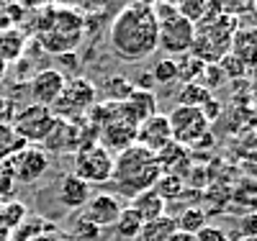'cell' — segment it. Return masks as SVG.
Wrapping results in <instances>:
<instances>
[{"mask_svg": "<svg viewBox=\"0 0 257 241\" xmlns=\"http://www.w3.org/2000/svg\"><path fill=\"white\" fill-rule=\"evenodd\" d=\"M98 103V87L88 80V77H67V85L59 95V100L49 108L54 113V118H64V121H80L85 118V113Z\"/></svg>", "mask_w": 257, "mask_h": 241, "instance_id": "cell-6", "label": "cell"}, {"mask_svg": "<svg viewBox=\"0 0 257 241\" xmlns=\"http://www.w3.org/2000/svg\"><path fill=\"white\" fill-rule=\"evenodd\" d=\"M149 77H152L155 85H175L178 82V59H173V57L160 59L152 67V72H149Z\"/></svg>", "mask_w": 257, "mask_h": 241, "instance_id": "cell-27", "label": "cell"}, {"mask_svg": "<svg viewBox=\"0 0 257 241\" xmlns=\"http://www.w3.org/2000/svg\"><path fill=\"white\" fill-rule=\"evenodd\" d=\"M118 3H128V0H118Z\"/></svg>", "mask_w": 257, "mask_h": 241, "instance_id": "cell-50", "label": "cell"}, {"mask_svg": "<svg viewBox=\"0 0 257 241\" xmlns=\"http://www.w3.org/2000/svg\"><path fill=\"white\" fill-rule=\"evenodd\" d=\"M72 238L75 241H100L103 238V231L98 226L88 223L85 218H80V221L75 223V228H72Z\"/></svg>", "mask_w": 257, "mask_h": 241, "instance_id": "cell-33", "label": "cell"}, {"mask_svg": "<svg viewBox=\"0 0 257 241\" xmlns=\"http://www.w3.org/2000/svg\"><path fill=\"white\" fill-rule=\"evenodd\" d=\"M21 6H31V8H44V6H49V0H21Z\"/></svg>", "mask_w": 257, "mask_h": 241, "instance_id": "cell-40", "label": "cell"}, {"mask_svg": "<svg viewBox=\"0 0 257 241\" xmlns=\"http://www.w3.org/2000/svg\"><path fill=\"white\" fill-rule=\"evenodd\" d=\"M13 116H16L13 103H11L8 98L0 95V126H3V123H11V121H13Z\"/></svg>", "mask_w": 257, "mask_h": 241, "instance_id": "cell-38", "label": "cell"}, {"mask_svg": "<svg viewBox=\"0 0 257 241\" xmlns=\"http://www.w3.org/2000/svg\"><path fill=\"white\" fill-rule=\"evenodd\" d=\"M41 146L54 151V154H75L82 146V126H77L75 121H64L57 118L49 136L41 141Z\"/></svg>", "mask_w": 257, "mask_h": 241, "instance_id": "cell-14", "label": "cell"}, {"mask_svg": "<svg viewBox=\"0 0 257 241\" xmlns=\"http://www.w3.org/2000/svg\"><path fill=\"white\" fill-rule=\"evenodd\" d=\"M175 11H178L180 18L190 21V24L196 26V24H201V21H203V16L208 11V0H180V6Z\"/></svg>", "mask_w": 257, "mask_h": 241, "instance_id": "cell-30", "label": "cell"}, {"mask_svg": "<svg viewBox=\"0 0 257 241\" xmlns=\"http://www.w3.org/2000/svg\"><path fill=\"white\" fill-rule=\"evenodd\" d=\"M134 87L137 85L132 80H126L123 75H113V77H108L103 82V95H105V100H111V103H123L128 95H132Z\"/></svg>", "mask_w": 257, "mask_h": 241, "instance_id": "cell-25", "label": "cell"}, {"mask_svg": "<svg viewBox=\"0 0 257 241\" xmlns=\"http://www.w3.org/2000/svg\"><path fill=\"white\" fill-rule=\"evenodd\" d=\"M128 208H132V210L142 218V221L147 223V221H155V218L165 215L167 203L160 198L155 190H144V192L134 195V198H132V205H128Z\"/></svg>", "mask_w": 257, "mask_h": 241, "instance_id": "cell-19", "label": "cell"}, {"mask_svg": "<svg viewBox=\"0 0 257 241\" xmlns=\"http://www.w3.org/2000/svg\"><path fill=\"white\" fill-rule=\"evenodd\" d=\"M203 67L206 64L196 57L185 54L183 62H178V82L180 85H190V82H201V75H203Z\"/></svg>", "mask_w": 257, "mask_h": 241, "instance_id": "cell-29", "label": "cell"}, {"mask_svg": "<svg viewBox=\"0 0 257 241\" xmlns=\"http://www.w3.org/2000/svg\"><path fill=\"white\" fill-rule=\"evenodd\" d=\"M229 80H226V75H224V70L219 67V64H206L203 67V75H201V85L206 87L208 93H213V90H219L221 85H226Z\"/></svg>", "mask_w": 257, "mask_h": 241, "instance_id": "cell-32", "label": "cell"}, {"mask_svg": "<svg viewBox=\"0 0 257 241\" xmlns=\"http://www.w3.org/2000/svg\"><path fill=\"white\" fill-rule=\"evenodd\" d=\"M6 0H0V26H6Z\"/></svg>", "mask_w": 257, "mask_h": 241, "instance_id": "cell-44", "label": "cell"}, {"mask_svg": "<svg viewBox=\"0 0 257 241\" xmlns=\"http://www.w3.org/2000/svg\"><path fill=\"white\" fill-rule=\"evenodd\" d=\"M170 141H173V134H170L167 116H162V113H155L152 118H147L137 126V144L144 146L147 151H152V154H157Z\"/></svg>", "mask_w": 257, "mask_h": 241, "instance_id": "cell-16", "label": "cell"}, {"mask_svg": "<svg viewBox=\"0 0 257 241\" xmlns=\"http://www.w3.org/2000/svg\"><path fill=\"white\" fill-rule=\"evenodd\" d=\"M252 13L257 16V0H252Z\"/></svg>", "mask_w": 257, "mask_h": 241, "instance_id": "cell-48", "label": "cell"}, {"mask_svg": "<svg viewBox=\"0 0 257 241\" xmlns=\"http://www.w3.org/2000/svg\"><path fill=\"white\" fill-rule=\"evenodd\" d=\"M121 113L132 121V123H142L147 118H152L157 113V95L152 90H142V87H134L132 95H128L123 103H118Z\"/></svg>", "mask_w": 257, "mask_h": 241, "instance_id": "cell-17", "label": "cell"}, {"mask_svg": "<svg viewBox=\"0 0 257 241\" xmlns=\"http://www.w3.org/2000/svg\"><path fill=\"white\" fill-rule=\"evenodd\" d=\"M88 3H108V0H88Z\"/></svg>", "mask_w": 257, "mask_h": 241, "instance_id": "cell-49", "label": "cell"}, {"mask_svg": "<svg viewBox=\"0 0 257 241\" xmlns=\"http://www.w3.org/2000/svg\"><path fill=\"white\" fill-rule=\"evenodd\" d=\"M72 174L88 185H105L113 174V154L98 141L82 144L72 154Z\"/></svg>", "mask_w": 257, "mask_h": 241, "instance_id": "cell-7", "label": "cell"}, {"mask_svg": "<svg viewBox=\"0 0 257 241\" xmlns=\"http://www.w3.org/2000/svg\"><path fill=\"white\" fill-rule=\"evenodd\" d=\"M26 34L21 31V29H6V31H0V59H3L6 64L11 62H18L21 57L26 54Z\"/></svg>", "mask_w": 257, "mask_h": 241, "instance_id": "cell-20", "label": "cell"}, {"mask_svg": "<svg viewBox=\"0 0 257 241\" xmlns=\"http://www.w3.org/2000/svg\"><path fill=\"white\" fill-rule=\"evenodd\" d=\"M90 200V185L82 182L75 174H67L62 177L59 182V203L67 208V210H77V208H85V203Z\"/></svg>", "mask_w": 257, "mask_h": 241, "instance_id": "cell-18", "label": "cell"}, {"mask_svg": "<svg viewBox=\"0 0 257 241\" xmlns=\"http://www.w3.org/2000/svg\"><path fill=\"white\" fill-rule=\"evenodd\" d=\"M34 241H62L59 236H54V233H41V236H36Z\"/></svg>", "mask_w": 257, "mask_h": 241, "instance_id": "cell-43", "label": "cell"}, {"mask_svg": "<svg viewBox=\"0 0 257 241\" xmlns=\"http://www.w3.org/2000/svg\"><path fill=\"white\" fill-rule=\"evenodd\" d=\"M11 236H13V231H11L3 221H0V241H11Z\"/></svg>", "mask_w": 257, "mask_h": 241, "instance_id": "cell-41", "label": "cell"}, {"mask_svg": "<svg viewBox=\"0 0 257 241\" xmlns=\"http://www.w3.org/2000/svg\"><path fill=\"white\" fill-rule=\"evenodd\" d=\"M34 36L36 44L49 54H70L80 47L85 36V18L75 8H62V6H44L36 11Z\"/></svg>", "mask_w": 257, "mask_h": 241, "instance_id": "cell-2", "label": "cell"}, {"mask_svg": "<svg viewBox=\"0 0 257 241\" xmlns=\"http://www.w3.org/2000/svg\"><path fill=\"white\" fill-rule=\"evenodd\" d=\"M229 54L237 59L247 75L257 72V26H237V31L231 34V47Z\"/></svg>", "mask_w": 257, "mask_h": 241, "instance_id": "cell-15", "label": "cell"}, {"mask_svg": "<svg viewBox=\"0 0 257 241\" xmlns=\"http://www.w3.org/2000/svg\"><path fill=\"white\" fill-rule=\"evenodd\" d=\"M193 36H196V26L175 13L173 18L160 21V29H157V49H162L167 57H173V59H175V57H185V54H190Z\"/></svg>", "mask_w": 257, "mask_h": 241, "instance_id": "cell-10", "label": "cell"}, {"mask_svg": "<svg viewBox=\"0 0 257 241\" xmlns=\"http://www.w3.org/2000/svg\"><path fill=\"white\" fill-rule=\"evenodd\" d=\"M167 241H196V236H190V233H183V231H175V233L170 236Z\"/></svg>", "mask_w": 257, "mask_h": 241, "instance_id": "cell-39", "label": "cell"}, {"mask_svg": "<svg viewBox=\"0 0 257 241\" xmlns=\"http://www.w3.org/2000/svg\"><path fill=\"white\" fill-rule=\"evenodd\" d=\"M170 123V134L173 141L185 146V149H203L206 144H213L211 136V123L203 118L201 108H190V105H175L167 113Z\"/></svg>", "mask_w": 257, "mask_h": 241, "instance_id": "cell-5", "label": "cell"}, {"mask_svg": "<svg viewBox=\"0 0 257 241\" xmlns=\"http://www.w3.org/2000/svg\"><path fill=\"white\" fill-rule=\"evenodd\" d=\"M239 241H257V236H242Z\"/></svg>", "mask_w": 257, "mask_h": 241, "instance_id": "cell-47", "label": "cell"}, {"mask_svg": "<svg viewBox=\"0 0 257 241\" xmlns=\"http://www.w3.org/2000/svg\"><path fill=\"white\" fill-rule=\"evenodd\" d=\"M29 218V210L24 203L18 200H8V203H0V221H3L11 231H16L21 223Z\"/></svg>", "mask_w": 257, "mask_h": 241, "instance_id": "cell-28", "label": "cell"}, {"mask_svg": "<svg viewBox=\"0 0 257 241\" xmlns=\"http://www.w3.org/2000/svg\"><path fill=\"white\" fill-rule=\"evenodd\" d=\"M121 210H123V203L118 200V195L100 192V195H90V200L85 203L82 218L103 231V228H113V223L118 221Z\"/></svg>", "mask_w": 257, "mask_h": 241, "instance_id": "cell-12", "label": "cell"}, {"mask_svg": "<svg viewBox=\"0 0 257 241\" xmlns=\"http://www.w3.org/2000/svg\"><path fill=\"white\" fill-rule=\"evenodd\" d=\"M196 241H229V236H226V231H224V228L206 223V226L196 233Z\"/></svg>", "mask_w": 257, "mask_h": 241, "instance_id": "cell-36", "label": "cell"}, {"mask_svg": "<svg viewBox=\"0 0 257 241\" xmlns=\"http://www.w3.org/2000/svg\"><path fill=\"white\" fill-rule=\"evenodd\" d=\"M6 72H8V64L0 59V82H3V77H6Z\"/></svg>", "mask_w": 257, "mask_h": 241, "instance_id": "cell-45", "label": "cell"}, {"mask_svg": "<svg viewBox=\"0 0 257 241\" xmlns=\"http://www.w3.org/2000/svg\"><path fill=\"white\" fill-rule=\"evenodd\" d=\"M160 174H162V169L157 164V157L139 144L118 151V157H113L111 182L116 185V190L121 195H128V198H134V195H139L144 190H152Z\"/></svg>", "mask_w": 257, "mask_h": 241, "instance_id": "cell-4", "label": "cell"}, {"mask_svg": "<svg viewBox=\"0 0 257 241\" xmlns=\"http://www.w3.org/2000/svg\"><path fill=\"white\" fill-rule=\"evenodd\" d=\"M219 67L224 70V75H226V80H229V82H237V80H244V77H247V70H244L242 64H239L237 59H234L231 54H226V57L219 62Z\"/></svg>", "mask_w": 257, "mask_h": 241, "instance_id": "cell-34", "label": "cell"}, {"mask_svg": "<svg viewBox=\"0 0 257 241\" xmlns=\"http://www.w3.org/2000/svg\"><path fill=\"white\" fill-rule=\"evenodd\" d=\"M98 144L105 146V149H116V151H123L128 146L137 144V123H132L118 108V116L111 118L108 123H103L98 128Z\"/></svg>", "mask_w": 257, "mask_h": 241, "instance_id": "cell-13", "label": "cell"}, {"mask_svg": "<svg viewBox=\"0 0 257 241\" xmlns=\"http://www.w3.org/2000/svg\"><path fill=\"white\" fill-rule=\"evenodd\" d=\"M64 85H67V77H64L57 67H47V70H39L34 72V77L29 80V95H31V103L34 105H44V108H52Z\"/></svg>", "mask_w": 257, "mask_h": 241, "instance_id": "cell-11", "label": "cell"}, {"mask_svg": "<svg viewBox=\"0 0 257 241\" xmlns=\"http://www.w3.org/2000/svg\"><path fill=\"white\" fill-rule=\"evenodd\" d=\"M201 113H203V118H206V121H208V123L213 126V123L219 121V116L224 113V105H221V103H219L216 98H211V100H208L206 105H201Z\"/></svg>", "mask_w": 257, "mask_h": 241, "instance_id": "cell-37", "label": "cell"}, {"mask_svg": "<svg viewBox=\"0 0 257 241\" xmlns=\"http://www.w3.org/2000/svg\"><path fill=\"white\" fill-rule=\"evenodd\" d=\"M152 190L160 195L165 203H170V200H178L180 195L185 192V182H183L180 174H175V172H162L157 177V182L152 185Z\"/></svg>", "mask_w": 257, "mask_h": 241, "instance_id": "cell-22", "label": "cell"}, {"mask_svg": "<svg viewBox=\"0 0 257 241\" xmlns=\"http://www.w3.org/2000/svg\"><path fill=\"white\" fill-rule=\"evenodd\" d=\"M231 200L237 203V205H244L247 210L257 213V182H242L234 187V195H231Z\"/></svg>", "mask_w": 257, "mask_h": 241, "instance_id": "cell-31", "label": "cell"}, {"mask_svg": "<svg viewBox=\"0 0 257 241\" xmlns=\"http://www.w3.org/2000/svg\"><path fill=\"white\" fill-rule=\"evenodd\" d=\"M175 231H178L175 218L165 213V215L155 218V221H147V223L142 226V231H139V238H137V241H167Z\"/></svg>", "mask_w": 257, "mask_h": 241, "instance_id": "cell-21", "label": "cell"}, {"mask_svg": "<svg viewBox=\"0 0 257 241\" xmlns=\"http://www.w3.org/2000/svg\"><path fill=\"white\" fill-rule=\"evenodd\" d=\"M239 21L221 13L219 3L211 0L208 11L201 24H196V36H193L190 57L201 59L203 64H219L231 47V34L237 31Z\"/></svg>", "mask_w": 257, "mask_h": 241, "instance_id": "cell-3", "label": "cell"}, {"mask_svg": "<svg viewBox=\"0 0 257 241\" xmlns=\"http://www.w3.org/2000/svg\"><path fill=\"white\" fill-rule=\"evenodd\" d=\"M249 98H252V105L257 111V72H254V80H252V90H249Z\"/></svg>", "mask_w": 257, "mask_h": 241, "instance_id": "cell-42", "label": "cell"}, {"mask_svg": "<svg viewBox=\"0 0 257 241\" xmlns=\"http://www.w3.org/2000/svg\"><path fill=\"white\" fill-rule=\"evenodd\" d=\"M213 95L206 90L201 82H190V85H183L180 93H178V105H190V108H201L211 100Z\"/></svg>", "mask_w": 257, "mask_h": 241, "instance_id": "cell-26", "label": "cell"}, {"mask_svg": "<svg viewBox=\"0 0 257 241\" xmlns=\"http://www.w3.org/2000/svg\"><path fill=\"white\" fill-rule=\"evenodd\" d=\"M54 121L57 118H54V113L49 111V108L31 103V105H24V108L16 111V116L11 121V128L24 144H41L49 136Z\"/></svg>", "mask_w": 257, "mask_h": 241, "instance_id": "cell-9", "label": "cell"}, {"mask_svg": "<svg viewBox=\"0 0 257 241\" xmlns=\"http://www.w3.org/2000/svg\"><path fill=\"white\" fill-rule=\"evenodd\" d=\"M142 226H144V221H142V218H139L132 208H128V205H123V210H121V215H118V221L113 223L116 233H118L121 238H126V241H137Z\"/></svg>", "mask_w": 257, "mask_h": 241, "instance_id": "cell-24", "label": "cell"}, {"mask_svg": "<svg viewBox=\"0 0 257 241\" xmlns=\"http://www.w3.org/2000/svg\"><path fill=\"white\" fill-rule=\"evenodd\" d=\"M49 169V157L39 146H21L3 159V172L11 174L16 185H34Z\"/></svg>", "mask_w": 257, "mask_h": 241, "instance_id": "cell-8", "label": "cell"}, {"mask_svg": "<svg viewBox=\"0 0 257 241\" xmlns=\"http://www.w3.org/2000/svg\"><path fill=\"white\" fill-rule=\"evenodd\" d=\"M160 3H165V6H173V8H178V6H180V0H160Z\"/></svg>", "mask_w": 257, "mask_h": 241, "instance_id": "cell-46", "label": "cell"}, {"mask_svg": "<svg viewBox=\"0 0 257 241\" xmlns=\"http://www.w3.org/2000/svg\"><path fill=\"white\" fill-rule=\"evenodd\" d=\"M216 3H219L221 13H226V16H231V18H237V21L252 8V0H216Z\"/></svg>", "mask_w": 257, "mask_h": 241, "instance_id": "cell-35", "label": "cell"}, {"mask_svg": "<svg viewBox=\"0 0 257 241\" xmlns=\"http://www.w3.org/2000/svg\"><path fill=\"white\" fill-rule=\"evenodd\" d=\"M208 3H211V0H208Z\"/></svg>", "mask_w": 257, "mask_h": 241, "instance_id": "cell-51", "label": "cell"}, {"mask_svg": "<svg viewBox=\"0 0 257 241\" xmlns=\"http://www.w3.org/2000/svg\"><path fill=\"white\" fill-rule=\"evenodd\" d=\"M157 29L152 6L126 3L108 26V47L126 62H142L157 52Z\"/></svg>", "mask_w": 257, "mask_h": 241, "instance_id": "cell-1", "label": "cell"}, {"mask_svg": "<svg viewBox=\"0 0 257 241\" xmlns=\"http://www.w3.org/2000/svg\"><path fill=\"white\" fill-rule=\"evenodd\" d=\"M206 223H208V215H206V210H203V208H198V205H188V208H183V210H180V215L175 218L178 231L190 233V236H196Z\"/></svg>", "mask_w": 257, "mask_h": 241, "instance_id": "cell-23", "label": "cell"}]
</instances>
